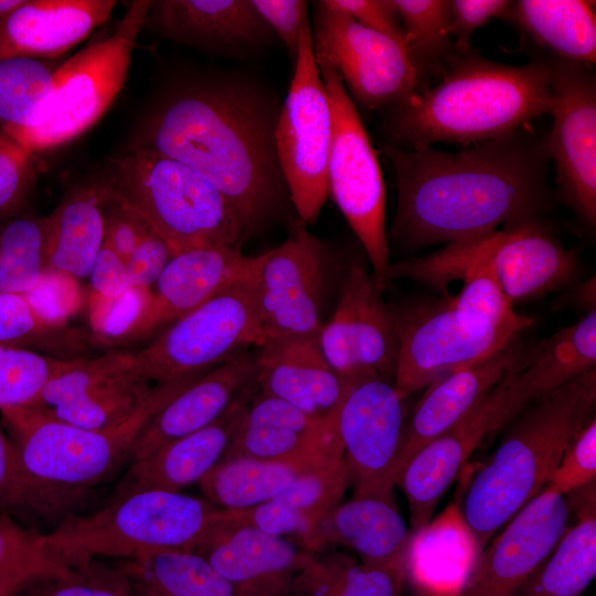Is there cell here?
<instances>
[{
	"label": "cell",
	"instance_id": "obj_1",
	"mask_svg": "<svg viewBox=\"0 0 596 596\" xmlns=\"http://www.w3.org/2000/svg\"><path fill=\"white\" fill-rule=\"evenodd\" d=\"M396 179L390 237L416 249L535 219L546 200V143L517 131L458 151L383 146Z\"/></svg>",
	"mask_w": 596,
	"mask_h": 596
},
{
	"label": "cell",
	"instance_id": "obj_2",
	"mask_svg": "<svg viewBox=\"0 0 596 596\" xmlns=\"http://www.w3.org/2000/svg\"><path fill=\"white\" fill-rule=\"evenodd\" d=\"M280 109L273 95L245 78L194 79L162 97L143 120L135 146L203 174L249 234L289 199L276 148Z\"/></svg>",
	"mask_w": 596,
	"mask_h": 596
},
{
	"label": "cell",
	"instance_id": "obj_3",
	"mask_svg": "<svg viewBox=\"0 0 596 596\" xmlns=\"http://www.w3.org/2000/svg\"><path fill=\"white\" fill-rule=\"evenodd\" d=\"M552 62L505 65L456 54L441 81L389 107L385 128L400 148L475 145L550 113Z\"/></svg>",
	"mask_w": 596,
	"mask_h": 596
},
{
	"label": "cell",
	"instance_id": "obj_4",
	"mask_svg": "<svg viewBox=\"0 0 596 596\" xmlns=\"http://www.w3.org/2000/svg\"><path fill=\"white\" fill-rule=\"evenodd\" d=\"M595 407L592 370L532 401L503 428L464 501V521L479 547L545 488L570 443L595 417Z\"/></svg>",
	"mask_w": 596,
	"mask_h": 596
},
{
	"label": "cell",
	"instance_id": "obj_5",
	"mask_svg": "<svg viewBox=\"0 0 596 596\" xmlns=\"http://www.w3.org/2000/svg\"><path fill=\"white\" fill-rule=\"evenodd\" d=\"M200 376L155 384L129 419L107 429L81 428L25 406L2 411L18 454L23 508L55 512L108 480L130 462L134 444L146 423Z\"/></svg>",
	"mask_w": 596,
	"mask_h": 596
},
{
	"label": "cell",
	"instance_id": "obj_6",
	"mask_svg": "<svg viewBox=\"0 0 596 596\" xmlns=\"http://www.w3.org/2000/svg\"><path fill=\"white\" fill-rule=\"evenodd\" d=\"M137 212L173 255L209 246L241 247L247 232L203 174L158 151L132 146L96 181Z\"/></svg>",
	"mask_w": 596,
	"mask_h": 596
},
{
	"label": "cell",
	"instance_id": "obj_7",
	"mask_svg": "<svg viewBox=\"0 0 596 596\" xmlns=\"http://www.w3.org/2000/svg\"><path fill=\"white\" fill-rule=\"evenodd\" d=\"M223 514L205 498L142 490L110 499L98 511L67 517L42 533V541L67 565L98 557L127 561L151 551H193Z\"/></svg>",
	"mask_w": 596,
	"mask_h": 596
},
{
	"label": "cell",
	"instance_id": "obj_8",
	"mask_svg": "<svg viewBox=\"0 0 596 596\" xmlns=\"http://www.w3.org/2000/svg\"><path fill=\"white\" fill-rule=\"evenodd\" d=\"M150 6L148 0L130 2L108 36L58 65L51 93L35 118L7 136L33 153L68 142L92 127L125 85Z\"/></svg>",
	"mask_w": 596,
	"mask_h": 596
},
{
	"label": "cell",
	"instance_id": "obj_9",
	"mask_svg": "<svg viewBox=\"0 0 596 596\" xmlns=\"http://www.w3.org/2000/svg\"><path fill=\"white\" fill-rule=\"evenodd\" d=\"M255 256L249 270L134 351L139 373L164 384L202 375L262 344Z\"/></svg>",
	"mask_w": 596,
	"mask_h": 596
},
{
	"label": "cell",
	"instance_id": "obj_10",
	"mask_svg": "<svg viewBox=\"0 0 596 596\" xmlns=\"http://www.w3.org/2000/svg\"><path fill=\"white\" fill-rule=\"evenodd\" d=\"M331 113L328 192L363 246L381 289L391 264L380 162L355 105L334 70L318 65Z\"/></svg>",
	"mask_w": 596,
	"mask_h": 596
},
{
	"label": "cell",
	"instance_id": "obj_11",
	"mask_svg": "<svg viewBox=\"0 0 596 596\" xmlns=\"http://www.w3.org/2000/svg\"><path fill=\"white\" fill-rule=\"evenodd\" d=\"M295 72L276 126V148L298 219L313 224L329 195L332 121L327 91L315 61L311 26L301 28Z\"/></svg>",
	"mask_w": 596,
	"mask_h": 596
},
{
	"label": "cell",
	"instance_id": "obj_12",
	"mask_svg": "<svg viewBox=\"0 0 596 596\" xmlns=\"http://www.w3.org/2000/svg\"><path fill=\"white\" fill-rule=\"evenodd\" d=\"M391 312L397 337L394 386L403 397L493 354L521 333L473 319L448 297Z\"/></svg>",
	"mask_w": 596,
	"mask_h": 596
},
{
	"label": "cell",
	"instance_id": "obj_13",
	"mask_svg": "<svg viewBox=\"0 0 596 596\" xmlns=\"http://www.w3.org/2000/svg\"><path fill=\"white\" fill-rule=\"evenodd\" d=\"M311 26L317 65L336 71L348 94L370 109L389 108L421 91L404 43L315 2Z\"/></svg>",
	"mask_w": 596,
	"mask_h": 596
},
{
	"label": "cell",
	"instance_id": "obj_14",
	"mask_svg": "<svg viewBox=\"0 0 596 596\" xmlns=\"http://www.w3.org/2000/svg\"><path fill=\"white\" fill-rule=\"evenodd\" d=\"M153 386L137 370L134 351L111 349L65 360L25 407L81 428L107 429L129 419Z\"/></svg>",
	"mask_w": 596,
	"mask_h": 596
},
{
	"label": "cell",
	"instance_id": "obj_15",
	"mask_svg": "<svg viewBox=\"0 0 596 596\" xmlns=\"http://www.w3.org/2000/svg\"><path fill=\"white\" fill-rule=\"evenodd\" d=\"M381 290L362 260L351 263L336 309L320 329V349L345 384L363 377L394 383L397 337Z\"/></svg>",
	"mask_w": 596,
	"mask_h": 596
},
{
	"label": "cell",
	"instance_id": "obj_16",
	"mask_svg": "<svg viewBox=\"0 0 596 596\" xmlns=\"http://www.w3.org/2000/svg\"><path fill=\"white\" fill-rule=\"evenodd\" d=\"M306 226L298 219L285 242L255 256L256 295L264 340L317 337L323 324L324 251Z\"/></svg>",
	"mask_w": 596,
	"mask_h": 596
},
{
	"label": "cell",
	"instance_id": "obj_17",
	"mask_svg": "<svg viewBox=\"0 0 596 596\" xmlns=\"http://www.w3.org/2000/svg\"><path fill=\"white\" fill-rule=\"evenodd\" d=\"M405 398L384 379L348 383L338 432L355 493L394 489L407 423Z\"/></svg>",
	"mask_w": 596,
	"mask_h": 596
},
{
	"label": "cell",
	"instance_id": "obj_18",
	"mask_svg": "<svg viewBox=\"0 0 596 596\" xmlns=\"http://www.w3.org/2000/svg\"><path fill=\"white\" fill-rule=\"evenodd\" d=\"M553 126L546 142L565 199L596 221V84L587 65L552 62Z\"/></svg>",
	"mask_w": 596,
	"mask_h": 596
},
{
	"label": "cell",
	"instance_id": "obj_19",
	"mask_svg": "<svg viewBox=\"0 0 596 596\" xmlns=\"http://www.w3.org/2000/svg\"><path fill=\"white\" fill-rule=\"evenodd\" d=\"M571 512L565 496L544 488L477 558L457 596H515L563 536Z\"/></svg>",
	"mask_w": 596,
	"mask_h": 596
},
{
	"label": "cell",
	"instance_id": "obj_20",
	"mask_svg": "<svg viewBox=\"0 0 596 596\" xmlns=\"http://www.w3.org/2000/svg\"><path fill=\"white\" fill-rule=\"evenodd\" d=\"M510 372L455 426L418 449L400 471L395 485L406 497L413 534L430 523L441 497L475 449L513 419Z\"/></svg>",
	"mask_w": 596,
	"mask_h": 596
},
{
	"label": "cell",
	"instance_id": "obj_21",
	"mask_svg": "<svg viewBox=\"0 0 596 596\" xmlns=\"http://www.w3.org/2000/svg\"><path fill=\"white\" fill-rule=\"evenodd\" d=\"M254 256L241 247L209 246L173 255L135 319L109 342L110 349L148 343L246 274Z\"/></svg>",
	"mask_w": 596,
	"mask_h": 596
},
{
	"label": "cell",
	"instance_id": "obj_22",
	"mask_svg": "<svg viewBox=\"0 0 596 596\" xmlns=\"http://www.w3.org/2000/svg\"><path fill=\"white\" fill-rule=\"evenodd\" d=\"M193 552L204 557L242 596H289L312 552L290 539L223 518Z\"/></svg>",
	"mask_w": 596,
	"mask_h": 596
},
{
	"label": "cell",
	"instance_id": "obj_23",
	"mask_svg": "<svg viewBox=\"0 0 596 596\" xmlns=\"http://www.w3.org/2000/svg\"><path fill=\"white\" fill-rule=\"evenodd\" d=\"M338 411L328 417L318 418L257 391L247 404L222 459L343 458L338 432Z\"/></svg>",
	"mask_w": 596,
	"mask_h": 596
},
{
	"label": "cell",
	"instance_id": "obj_24",
	"mask_svg": "<svg viewBox=\"0 0 596 596\" xmlns=\"http://www.w3.org/2000/svg\"><path fill=\"white\" fill-rule=\"evenodd\" d=\"M487 259L509 301H529L567 286L576 275L575 254L535 219L482 235Z\"/></svg>",
	"mask_w": 596,
	"mask_h": 596
},
{
	"label": "cell",
	"instance_id": "obj_25",
	"mask_svg": "<svg viewBox=\"0 0 596 596\" xmlns=\"http://www.w3.org/2000/svg\"><path fill=\"white\" fill-rule=\"evenodd\" d=\"M257 349L256 385L260 394L318 418L338 411L348 384L326 360L319 336L270 338Z\"/></svg>",
	"mask_w": 596,
	"mask_h": 596
},
{
	"label": "cell",
	"instance_id": "obj_26",
	"mask_svg": "<svg viewBox=\"0 0 596 596\" xmlns=\"http://www.w3.org/2000/svg\"><path fill=\"white\" fill-rule=\"evenodd\" d=\"M257 391L254 384L213 423L130 462L111 499L142 490L178 492L199 483L223 458L247 404Z\"/></svg>",
	"mask_w": 596,
	"mask_h": 596
},
{
	"label": "cell",
	"instance_id": "obj_27",
	"mask_svg": "<svg viewBox=\"0 0 596 596\" xmlns=\"http://www.w3.org/2000/svg\"><path fill=\"white\" fill-rule=\"evenodd\" d=\"M525 349L517 337L493 354L430 383L407 419L397 476L418 449L465 417L521 361Z\"/></svg>",
	"mask_w": 596,
	"mask_h": 596
},
{
	"label": "cell",
	"instance_id": "obj_28",
	"mask_svg": "<svg viewBox=\"0 0 596 596\" xmlns=\"http://www.w3.org/2000/svg\"><path fill=\"white\" fill-rule=\"evenodd\" d=\"M256 377L255 354L245 351L194 380L146 423L134 444L130 462L213 423L256 384Z\"/></svg>",
	"mask_w": 596,
	"mask_h": 596
},
{
	"label": "cell",
	"instance_id": "obj_29",
	"mask_svg": "<svg viewBox=\"0 0 596 596\" xmlns=\"http://www.w3.org/2000/svg\"><path fill=\"white\" fill-rule=\"evenodd\" d=\"M412 539L393 490L355 493L318 523L308 550L343 546L374 564H406Z\"/></svg>",
	"mask_w": 596,
	"mask_h": 596
},
{
	"label": "cell",
	"instance_id": "obj_30",
	"mask_svg": "<svg viewBox=\"0 0 596 596\" xmlns=\"http://www.w3.org/2000/svg\"><path fill=\"white\" fill-rule=\"evenodd\" d=\"M114 0H23L0 22V58H54L111 14Z\"/></svg>",
	"mask_w": 596,
	"mask_h": 596
},
{
	"label": "cell",
	"instance_id": "obj_31",
	"mask_svg": "<svg viewBox=\"0 0 596 596\" xmlns=\"http://www.w3.org/2000/svg\"><path fill=\"white\" fill-rule=\"evenodd\" d=\"M149 17L166 38L209 50L244 49L274 34L252 0H158Z\"/></svg>",
	"mask_w": 596,
	"mask_h": 596
},
{
	"label": "cell",
	"instance_id": "obj_32",
	"mask_svg": "<svg viewBox=\"0 0 596 596\" xmlns=\"http://www.w3.org/2000/svg\"><path fill=\"white\" fill-rule=\"evenodd\" d=\"M596 311L526 345L509 375L510 401L521 412L532 401L596 370Z\"/></svg>",
	"mask_w": 596,
	"mask_h": 596
},
{
	"label": "cell",
	"instance_id": "obj_33",
	"mask_svg": "<svg viewBox=\"0 0 596 596\" xmlns=\"http://www.w3.org/2000/svg\"><path fill=\"white\" fill-rule=\"evenodd\" d=\"M45 272L88 278L105 241L104 195L94 181L72 190L44 216Z\"/></svg>",
	"mask_w": 596,
	"mask_h": 596
},
{
	"label": "cell",
	"instance_id": "obj_34",
	"mask_svg": "<svg viewBox=\"0 0 596 596\" xmlns=\"http://www.w3.org/2000/svg\"><path fill=\"white\" fill-rule=\"evenodd\" d=\"M565 497L577 521L515 596H581L596 576L595 481Z\"/></svg>",
	"mask_w": 596,
	"mask_h": 596
},
{
	"label": "cell",
	"instance_id": "obj_35",
	"mask_svg": "<svg viewBox=\"0 0 596 596\" xmlns=\"http://www.w3.org/2000/svg\"><path fill=\"white\" fill-rule=\"evenodd\" d=\"M594 1L519 0L508 19L514 22L557 61L592 65L596 61Z\"/></svg>",
	"mask_w": 596,
	"mask_h": 596
},
{
	"label": "cell",
	"instance_id": "obj_36",
	"mask_svg": "<svg viewBox=\"0 0 596 596\" xmlns=\"http://www.w3.org/2000/svg\"><path fill=\"white\" fill-rule=\"evenodd\" d=\"M337 459H222L199 485L213 505L223 510L247 509L274 499L301 475Z\"/></svg>",
	"mask_w": 596,
	"mask_h": 596
},
{
	"label": "cell",
	"instance_id": "obj_37",
	"mask_svg": "<svg viewBox=\"0 0 596 596\" xmlns=\"http://www.w3.org/2000/svg\"><path fill=\"white\" fill-rule=\"evenodd\" d=\"M406 564H374L333 550L312 553L289 596H402Z\"/></svg>",
	"mask_w": 596,
	"mask_h": 596
},
{
	"label": "cell",
	"instance_id": "obj_38",
	"mask_svg": "<svg viewBox=\"0 0 596 596\" xmlns=\"http://www.w3.org/2000/svg\"><path fill=\"white\" fill-rule=\"evenodd\" d=\"M0 344L62 360L87 358L106 349L94 332L44 317L23 295L4 291H0Z\"/></svg>",
	"mask_w": 596,
	"mask_h": 596
},
{
	"label": "cell",
	"instance_id": "obj_39",
	"mask_svg": "<svg viewBox=\"0 0 596 596\" xmlns=\"http://www.w3.org/2000/svg\"><path fill=\"white\" fill-rule=\"evenodd\" d=\"M123 566L135 584L157 596H242L193 551H151L127 560Z\"/></svg>",
	"mask_w": 596,
	"mask_h": 596
},
{
	"label": "cell",
	"instance_id": "obj_40",
	"mask_svg": "<svg viewBox=\"0 0 596 596\" xmlns=\"http://www.w3.org/2000/svg\"><path fill=\"white\" fill-rule=\"evenodd\" d=\"M404 32V46L421 77L439 72L456 55L449 1L392 0Z\"/></svg>",
	"mask_w": 596,
	"mask_h": 596
},
{
	"label": "cell",
	"instance_id": "obj_41",
	"mask_svg": "<svg viewBox=\"0 0 596 596\" xmlns=\"http://www.w3.org/2000/svg\"><path fill=\"white\" fill-rule=\"evenodd\" d=\"M460 242L473 264L461 278L462 287L459 294L448 297L450 304L462 313L497 328H510L521 332L529 328L532 319L518 315L501 289L485 254L482 235Z\"/></svg>",
	"mask_w": 596,
	"mask_h": 596
},
{
	"label": "cell",
	"instance_id": "obj_42",
	"mask_svg": "<svg viewBox=\"0 0 596 596\" xmlns=\"http://www.w3.org/2000/svg\"><path fill=\"white\" fill-rule=\"evenodd\" d=\"M55 70L40 58H0L1 132L9 135L31 124L51 93Z\"/></svg>",
	"mask_w": 596,
	"mask_h": 596
},
{
	"label": "cell",
	"instance_id": "obj_43",
	"mask_svg": "<svg viewBox=\"0 0 596 596\" xmlns=\"http://www.w3.org/2000/svg\"><path fill=\"white\" fill-rule=\"evenodd\" d=\"M44 216H22L0 231V291L25 295L45 273Z\"/></svg>",
	"mask_w": 596,
	"mask_h": 596
},
{
	"label": "cell",
	"instance_id": "obj_44",
	"mask_svg": "<svg viewBox=\"0 0 596 596\" xmlns=\"http://www.w3.org/2000/svg\"><path fill=\"white\" fill-rule=\"evenodd\" d=\"M64 362L29 349L0 344V411L30 405Z\"/></svg>",
	"mask_w": 596,
	"mask_h": 596
},
{
	"label": "cell",
	"instance_id": "obj_45",
	"mask_svg": "<svg viewBox=\"0 0 596 596\" xmlns=\"http://www.w3.org/2000/svg\"><path fill=\"white\" fill-rule=\"evenodd\" d=\"M136 584L124 566L98 560L71 565L66 574L41 578L17 596H134Z\"/></svg>",
	"mask_w": 596,
	"mask_h": 596
},
{
	"label": "cell",
	"instance_id": "obj_46",
	"mask_svg": "<svg viewBox=\"0 0 596 596\" xmlns=\"http://www.w3.org/2000/svg\"><path fill=\"white\" fill-rule=\"evenodd\" d=\"M348 485V469L341 458L301 475L275 499L317 528L320 520L342 502Z\"/></svg>",
	"mask_w": 596,
	"mask_h": 596
},
{
	"label": "cell",
	"instance_id": "obj_47",
	"mask_svg": "<svg viewBox=\"0 0 596 596\" xmlns=\"http://www.w3.org/2000/svg\"><path fill=\"white\" fill-rule=\"evenodd\" d=\"M71 566L36 541L0 561V596H17L32 583L66 574Z\"/></svg>",
	"mask_w": 596,
	"mask_h": 596
},
{
	"label": "cell",
	"instance_id": "obj_48",
	"mask_svg": "<svg viewBox=\"0 0 596 596\" xmlns=\"http://www.w3.org/2000/svg\"><path fill=\"white\" fill-rule=\"evenodd\" d=\"M224 511L225 519L233 523L252 526L269 535L294 538L306 550L316 531L308 520L275 498L247 509Z\"/></svg>",
	"mask_w": 596,
	"mask_h": 596
},
{
	"label": "cell",
	"instance_id": "obj_49",
	"mask_svg": "<svg viewBox=\"0 0 596 596\" xmlns=\"http://www.w3.org/2000/svg\"><path fill=\"white\" fill-rule=\"evenodd\" d=\"M596 478V421L590 419L565 449L545 486L551 492L566 496Z\"/></svg>",
	"mask_w": 596,
	"mask_h": 596
},
{
	"label": "cell",
	"instance_id": "obj_50",
	"mask_svg": "<svg viewBox=\"0 0 596 596\" xmlns=\"http://www.w3.org/2000/svg\"><path fill=\"white\" fill-rule=\"evenodd\" d=\"M100 188L104 195L105 242L126 263L141 238L153 231L137 212Z\"/></svg>",
	"mask_w": 596,
	"mask_h": 596
},
{
	"label": "cell",
	"instance_id": "obj_51",
	"mask_svg": "<svg viewBox=\"0 0 596 596\" xmlns=\"http://www.w3.org/2000/svg\"><path fill=\"white\" fill-rule=\"evenodd\" d=\"M31 152L0 131V214L15 207L32 180Z\"/></svg>",
	"mask_w": 596,
	"mask_h": 596
},
{
	"label": "cell",
	"instance_id": "obj_52",
	"mask_svg": "<svg viewBox=\"0 0 596 596\" xmlns=\"http://www.w3.org/2000/svg\"><path fill=\"white\" fill-rule=\"evenodd\" d=\"M512 1L453 0L449 1L450 32L456 54H465L475 31L492 19H508Z\"/></svg>",
	"mask_w": 596,
	"mask_h": 596
},
{
	"label": "cell",
	"instance_id": "obj_53",
	"mask_svg": "<svg viewBox=\"0 0 596 596\" xmlns=\"http://www.w3.org/2000/svg\"><path fill=\"white\" fill-rule=\"evenodd\" d=\"M252 4L296 60L299 36L308 19L307 2L302 0H252Z\"/></svg>",
	"mask_w": 596,
	"mask_h": 596
},
{
	"label": "cell",
	"instance_id": "obj_54",
	"mask_svg": "<svg viewBox=\"0 0 596 596\" xmlns=\"http://www.w3.org/2000/svg\"><path fill=\"white\" fill-rule=\"evenodd\" d=\"M320 3L404 43L403 28L392 0H321Z\"/></svg>",
	"mask_w": 596,
	"mask_h": 596
},
{
	"label": "cell",
	"instance_id": "obj_55",
	"mask_svg": "<svg viewBox=\"0 0 596 596\" xmlns=\"http://www.w3.org/2000/svg\"><path fill=\"white\" fill-rule=\"evenodd\" d=\"M172 256L169 246L155 232L143 236L126 262L132 287L149 289Z\"/></svg>",
	"mask_w": 596,
	"mask_h": 596
},
{
	"label": "cell",
	"instance_id": "obj_56",
	"mask_svg": "<svg viewBox=\"0 0 596 596\" xmlns=\"http://www.w3.org/2000/svg\"><path fill=\"white\" fill-rule=\"evenodd\" d=\"M88 278L93 290L104 299L116 298L134 288L126 263L105 241Z\"/></svg>",
	"mask_w": 596,
	"mask_h": 596
},
{
	"label": "cell",
	"instance_id": "obj_57",
	"mask_svg": "<svg viewBox=\"0 0 596 596\" xmlns=\"http://www.w3.org/2000/svg\"><path fill=\"white\" fill-rule=\"evenodd\" d=\"M0 508H23V487L18 454L0 428Z\"/></svg>",
	"mask_w": 596,
	"mask_h": 596
},
{
	"label": "cell",
	"instance_id": "obj_58",
	"mask_svg": "<svg viewBox=\"0 0 596 596\" xmlns=\"http://www.w3.org/2000/svg\"><path fill=\"white\" fill-rule=\"evenodd\" d=\"M36 531L25 530L6 514H0V561L32 544Z\"/></svg>",
	"mask_w": 596,
	"mask_h": 596
},
{
	"label": "cell",
	"instance_id": "obj_59",
	"mask_svg": "<svg viewBox=\"0 0 596 596\" xmlns=\"http://www.w3.org/2000/svg\"><path fill=\"white\" fill-rule=\"evenodd\" d=\"M23 0H0V22L18 6L22 3Z\"/></svg>",
	"mask_w": 596,
	"mask_h": 596
},
{
	"label": "cell",
	"instance_id": "obj_60",
	"mask_svg": "<svg viewBox=\"0 0 596 596\" xmlns=\"http://www.w3.org/2000/svg\"><path fill=\"white\" fill-rule=\"evenodd\" d=\"M134 596H157V595L152 593L151 590L136 584V592Z\"/></svg>",
	"mask_w": 596,
	"mask_h": 596
}]
</instances>
